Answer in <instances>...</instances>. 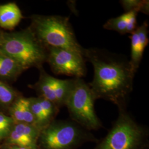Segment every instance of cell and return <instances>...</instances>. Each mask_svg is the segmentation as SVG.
<instances>
[{"mask_svg": "<svg viewBox=\"0 0 149 149\" xmlns=\"http://www.w3.org/2000/svg\"><path fill=\"white\" fill-rule=\"evenodd\" d=\"M84 57L93 67V79L88 84L95 100L103 99L113 103L119 109L126 108L135 74L129 60L96 48L84 49Z\"/></svg>", "mask_w": 149, "mask_h": 149, "instance_id": "obj_1", "label": "cell"}, {"mask_svg": "<svg viewBox=\"0 0 149 149\" xmlns=\"http://www.w3.org/2000/svg\"><path fill=\"white\" fill-rule=\"evenodd\" d=\"M30 28L45 48L64 49L84 56L85 48L77 41L69 17L33 16Z\"/></svg>", "mask_w": 149, "mask_h": 149, "instance_id": "obj_2", "label": "cell"}, {"mask_svg": "<svg viewBox=\"0 0 149 149\" xmlns=\"http://www.w3.org/2000/svg\"><path fill=\"white\" fill-rule=\"evenodd\" d=\"M0 53L14 59L23 69L41 68L47 60V49L30 28L21 32L3 34Z\"/></svg>", "mask_w": 149, "mask_h": 149, "instance_id": "obj_3", "label": "cell"}, {"mask_svg": "<svg viewBox=\"0 0 149 149\" xmlns=\"http://www.w3.org/2000/svg\"><path fill=\"white\" fill-rule=\"evenodd\" d=\"M148 138V130L134 120L126 108L119 109L112 128L93 149H145L149 146Z\"/></svg>", "mask_w": 149, "mask_h": 149, "instance_id": "obj_4", "label": "cell"}, {"mask_svg": "<svg viewBox=\"0 0 149 149\" xmlns=\"http://www.w3.org/2000/svg\"><path fill=\"white\" fill-rule=\"evenodd\" d=\"M97 140L91 132L69 120H54L40 132L38 147L42 149H77Z\"/></svg>", "mask_w": 149, "mask_h": 149, "instance_id": "obj_5", "label": "cell"}, {"mask_svg": "<svg viewBox=\"0 0 149 149\" xmlns=\"http://www.w3.org/2000/svg\"><path fill=\"white\" fill-rule=\"evenodd\" d=\"M95 101L88 84L82 79L75 78L74 85L65 106L68 108L72 121L90 132L103 127L96 114Z\"/></svg>", "mask_w": 149, "mask_h": 149, "instance_id": "obj_6", "label": "cell"}, {"mask_svg": "<svg viewBox=\"0 0 149 149\" xmlns=\"http://www.w3.org/2000/svg\"><path fill=\"white\" fill-rule=\"evenodd\" d=\"M47 49V61L55 74L79 79L85 76L86 60L83 55L61 48L50 47Z\"/></svg>", "mask_w": 149, "mask_h": 149, "instance_id": "obj_7", "label": "cell"}, {"mask_svg": "<svg viewBox=\"0 0 149 149\" xmlns=\"http://www.w3.org/2000/svg\"><path fill=\"white\" fill-rule=\"evenodd\" d=\"M74 81L75 78L66 80L55 78L42 69L39 80L34 87L39 92L40 97L52 102L60 109L65 106Z\"/></svg>", "mask_w": 149, "mask_h": 149, "instance_id": "obj_8", "label": "cell"}, {"mask_svg": "<svg viewBox=\"0 0 149 149\" xmlns=\"http://www.w3.org/2000/svg\"><path fill=\"white\" fill-rule=\"evenodd\" d=\"M30 106L34 118V125L40 130L55 120L59 108L48 100L39 96L30 98Z\"/></svg>", "mask_w": 149, "mask_h": 149, "instance_id": "obj_9", "label": "cell"}, {"mask_svg": "<svg viewBox=\"0 0 149 149\" xmlns=\"http://www.w3.org/2000/svg\"><path fill=\"white\" fill-rule=\"evenodd\" d=\"M148 26V22L145 21L131 34V58L129 61L135 74L139 68L144 50L149 43Z\"/></svg>", "mask_w": 149, "mask_h": 149, "instance_id": "obj_10", "label": "cell"}, {"mask_svg": "<svg viewBox=\"0 0 149 149\" xmlns=\"http://www.w3.org/2000/svg\"><path fill=\"white\" fill-rule=\"evenodd\" d=\"M138 13L134 11L125 12L117 17L111 18L104 24L103 28L120 34H132L136 28Z\"/></svg>", "mask_w": 149, "mask_h": 149, "instance_id": "obj_11", "label": "cell"}, {"mask_svg": "<svg viewBox=\"0 0 149 149\" xmlns=\"http://www.w3.org/2000/svg\"><path fill=\"white\" fill-rule=\"evenodd\" d=\"M11 118L15 124L26 123L34 125L29 98L20 97L15 101L11 108Z\"/></svg>", "mask_w": 149, "mask_h": 149, "instance_id": "obj_12", "label": "cell"}, {"mask_svg": "<svg viewBox=\"0 0 149 149\" xmlns=\"http://www.w3.org/2000/svg\"><path fill=\"white\" fill-rule=\"evenodd\" d=\"M23 16L17 4L13 2L0 5V27L11 30L21 21Z\"/></svg>", "mask_w": 149, "mask_h": 149, "instance_id": "obj_13", "label": "cell"}, {"mask_svg": "<svg viewBox=\"0 0 149 149\" xmlns=\"http://www.w3.org/2000/svg\"><path fill=\"white\" fill-rule=\"evenodd\" d=\"M24 70L14 59L0 53V77L5 79L16 77Z\"/></svg>", "mask_w": 149, "mask_h": 149, "instance_id": "obj_14", "label": "cell"}, {"mask_svg": "<svg viewBox=\"0 0 149 149\" xmlns=\"http://www.w3.org/2000/svg\"><path fill=\"white\" fill-rule=\"evenodd\" d=\"M9 145L31 149H38V141L12 128L7 137Z\"/></svg>", "mask_w": 149, "mask_h": 149, "instance_id": "obj_15", "label": "cell"}, {"mask_svg": "<svg viewBox=\"0 0 149 149\" xmlns=\"http://www.w3.org/2000/svg\"><path fill=\"white\" fill-rule=\"evenodd\" d=\"M124 10L126 12L134 11L149 15V1L142 0H122L120 1Z\"/></svg>", "mask_w": 149, "mask_h": 149, "instance_id": "obj_16", "label": "cell"}, {"mask_svg": "<svg viewBox=\"0 0 149 149\" xmlns=\"http://www.w3.org/2000/svg\"><path fill=\"white\" fill-rule=\"evenodd\" d=\"M16 92L14 90L0 81V104L7 106L16 100Z\"/></svg>", "mask_w": 149, "mask_h": 149, "instance_id": "obj_17", "label": "cell"}, {"mask_svg": "<svg viewBox=\"0 0 149 149\" xmlns=\"http://www.w3.org/2000/svg\"><path fill=\"white\" fill-rule=\"evenodd\" d=\"M14 124L11 117L0 113V139L8 137Z\"/></svg>", "mask_w": 149, "mask_h": 149, "instance_id": "obj_18", "label": "cell"}, {"mask_svg": "<svg viewBox=\"0 0 149 149\" xmlns=\"http://www.w3.org/2000/svg\"><path fill=\"white\" fill-rule=\"evenodd\" d=\"M6 149H31L27 148H24V147H20L16 145H9V146H7L6 148Z\"/></svg>", "mask_w": 149, "mask_h": 149, "instance_id": "obj_19", "label": "cell"}, {"mask_svg": "<svg viewBox=\"0 0 149 149\" xmlns=\"http://www.w3.org/2000/svg\"><path fill=\"white\" fill-rule=\"evenodd\" d=\"M3 34V33H2V32H1V31H0V44H1V40H2V39Z\"/></svg>", "mask_w": 149, "mask_h": 149, "instance_id": "obj_20", "label": "cell"}, {"mask_svg": "<svg viewBox=\"0 0 149 149\" xmlns=\"http://www.w3.org/2000/svg\"><path fill=\"white\" fill-rule=\"evenodd\" d=\"M145 149H149V146H148V147H147V148H146Z\"/></svg>", "mask_w": 149, "mask_h": 149, "instance_id": "obj_21", "label": "cell"}]
</instances>
